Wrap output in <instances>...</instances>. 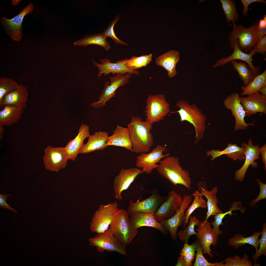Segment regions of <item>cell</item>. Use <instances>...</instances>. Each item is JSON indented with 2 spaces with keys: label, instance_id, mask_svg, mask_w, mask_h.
I'll return each instance as SVG.
<instances>
[{
  "label": "cell",
  "instance_id": "1",
  "mask_svg": "<svg viewBox=\"0 0 266 266\" xmlns=\"http://www.w3.org/2000/svg\"><path fill=\"white\" fill-rule=\"evenodd\" d=\"M131 119L127 128L132 143V152L147 153L153 144V135L150 133L152 125L143 121L139 117H132Z\"/></svg>",
  "mask_w": 266,
  "mask_h": 266
},
{
  "label": "cell",
  "instance_id": "2",
  "mask_svg": "<svg viewBox=\"0 0 266 266\" xmlns=\"http://www.w3.org/2000/svg\"><path fill=\"white\" fill-rule=\"evenodd\" d=\"M159 163L157 169L160 174L174 185L181 184L189 190L191 189V180L189 174L187 170L183 169L178 157L167 156Z\"/></svg>",
  "mask_w": 266,
  "mask_h": 266
},
{
  "label": "cell",
  "instance_id": "3",
  "mask_svg": "<svg viewBox=\"0 0 266 266\" xmlns=\"http://www.w3.org/2000/svg\"><path fill=\"white\" fill-rule=\"evenodd\" d=\"M176 105L180 108V109L170 112V115L178 113L180 117L181 122L187 121L193 125L196 133L195 143L196 144L202 138L204 135V132L206 128V124L207 118L194 104L190 105L187 101L181 100L178 101Z\"/></svg>",
  "mask_w": 266,
  "mask_h": 266
},
{
  "label": "cell",
  "instance_id": "4",
  "mask_svg": "<svg viewBox=\"0 0 266 266\" xmlns=\"http://www.w3.org/2000/svg\"><path fill=\"white\" fill-rule=\"evenodd\" d=\"M109 228L125 248L138 233L133 228L127 211L123 209H118L114 214Z\"/></svg>",
  "mask_w": 266,
  "mask_h": 266
},
{
  "label": "cell",
  "instance_id": "5",
  "mask_svg": "<svg viewBox=\"0 0 266 266\" xmlns=\"http://www.w3.org/2000/svg\"><path fill=\"white\" fill-rule=\"evenodd\" d=\"M233 23V28L228 36L229 44L234 40H238V47L241 50L247 53L256 46L259 39L256 33V30L259 21H256L250 27L246 28L242 24L236 25Z\"/></svg>",
  "mask_w": 266,
  "mask_h": 266
},
{
  "label": "cell",
  "instance_id": "6",
  "mask_svg": "<svg viewBox=\"0 0 266 266\" xmlns=\"http://www.w3.org/2000/svg\"><path fill=\"white\" fill-rule=\"evenodd\" d=\"M146 104V121L152 125L163 119L170 112V104L164 95H150Z\"/></svg>",
  "mask_w": 266,
  "mask_h": 266
},
{
  "label": "cell",
  "instance_id": "7",
  "mask_svg": "<svg viewBox=\"0 0 266 266\" xmlns=\"http://www.w3.org/2000/svg\"><path fill=\"white\" fill-rule=\"evenodd\" d=\"M89 245L97 248L98 251L103 252L106 250L115 252L123 255H127L125 248L115 236L109 229L97 233L88 240Z\"/></svg>",
  "mask_w": 266,
  "mask_h": 266
},
{
  "label": "cell",
  "instance_id": "8",
  "mask_svg": "<svg viewBox=\"0 0 266 266\" xmlns=\"http://www.w3.org/2000/svg\"><path fill=\"white\" fill-rule=\"evenodd\" d=\"M118 209L116 202L100 205L91 220L90 226L91 232L99 233L107 230L114 215Z\"/></svg>",
  "mask_w": 266,
  "mask_h": 266
},
{
  "label": "cell",
  "instance_id": "9",
  "mask_svg": "<svg viewBox=\"0 0 266 266\" xmlns=\"http://www.w3.org/2000/svg\"><path fill=\"white\" fill-rule=\"evenodd\" d=\"M44 152L43 160L46 169L59 172L66 166L69 159L65 147L48 146L44 149Z\"/></svg>",
  "mask_w": 266,
  "mask_h": 266
},
{
  "label": "cell",
  "instance_id": "10",
  "mask_svg": "<svg viewBox=\"0 0 266 266\" xmlns=\"http://www.w3.org/2000/svg\"><path fill=\"white\" fill-rule=\"evenodd\" d=\"M167 149L166 147L157 145L151 151L148 153L142 152L136 157V166L142 168V173L145 172L150 174L154 169L157 167L159 163L164 157L170 155L168 153L164 155L163 153Z\"/></svg>",
  "mask_w": 266,
  "mask_h": 266
},
{
  "label": "cell",
  "instance_id": "11",
  "mask_svg": "<svg viewBox=\"0 0 266 266\" xmlns=\"http://www.w3.org/2000/svg\"><path fill=\"white\" fill-rule=\"evenodd\" d=\"M130 73L125 75L117 74L112 77L109 76L110 79V84L109 81L106 82L103 89L99 97V100L91 103V106L95 108H99L105 105L106 102L115 96L116 91L120 87L128 84L131 76Z\"/></svg>",
  "mask_w": 266,
  "mask_h": 266
},
{
  "label": "cell",
  "instance_id": "12",
  "mask_svg": "<svg viewBox=\"0 0 266 266\" xmlns=\"http://www.w3.org/2000/svg\"><path fill=\"white\" fill-rule=\"evenodd\" d=\"M34 8V5L30 3L13 18L8 19L4 17H2L1 24L6 33L13 40L19 41L21 39L24 18L26 15L31 13Z\"/></svg>",
  "mask_w": 266,
  "mask_h": 266
},
{
  "label": "cell",
  "instance_id": "13",
  "mask_svg": "<svg viewBox=\"0 0 266 266\" xmlns=\"http://www.w3.org/2000/svg\"><path fill=\"white\" fill-rule=\"evenodd\" d=\"M240 97L238 94L234 93L227 96L223 101L224 106L231 110L234 117L235 123L234 129L236 131L246 129L249 125L255 126L254 125L255 120L249 124L245 122V112L241 103Z\"/></svg>",
  "mask_w": 266,
  "mask_h": 266
},
{
  "label": "cell",
  "instance_id": "14",
  "mask_svg": "<svg viewBox=\"0 0 266 266\" xmlns=\"http://www.w3.org/2000/svg\"><path fill=\"white\" fill-rule=\"evenodd\" d=\"M191 196L186 195L183 197L182 203L177 210L175 214L170 218L160 221L163 226L169 231L172 239L177 238V231L179 226L184 225L185 218L184 213L192 201Z\"/></svg>",
  "mask_w": 266,
  "mask_h": 266
},
{
  "label": "cell",
  "instance_id": "15",
  "mask_svg": "<svg viewBox=\"0 0 266 266\" xmlns=\"http://www.w3.org/2000/svg\"><path fill=\"white\" fill-rule=\"evenodd\" d=\"M183 200L181 196L175 191L169 192L166 200L154 213L156 220L159 222L171 217L181 205Z\"/></svg>",
  "mask_w": 266,
  "mask_h": 266
},
{
  "label": "cell",
  "instance_id": "16",
  "mask_svg": "<svg viewBox=\"0 0 266 266\" xmlns=\"http://www.w3.org/2000/svg\"><path fill=\"white\" fill-rule=\"evenodd\" d=\"M128 59L125 58L119 60L116 63H113L107 58L103 60L100 59L101 64L97 63L93 59H92V61L94 65L98 68L99 73L98 76L99 79L102 74L105 75H107L110 73H112V75L115 74L125 75L127 73H130L136 75H139V72L138 70H132L126 66Z\"/></svg>",
  "mask_w": 266,
  "mask_h": 266
},
{
  "label": "cell",
  "instance_id": "17",
  "mask_svg": "<svg viewBox=\"0 0 266 266\" xmlns=\"http://www.w3.org/2000/svg\"><path fill=\"white\" fill-rule=\"evenodd\" d=\"M166 198L160 195L157 190H154L150 197L142 201H140V199L133 202L131 199L127 211L129 216L135 212H154Z\"/></svg>",
  "mask_w": 266,
  "mask_h": 266
},
{
  "label": "cell",
  "instance_id": "18",
  "mask_svg": "<svg viewBox=\"0 0 266 266\" xmlns=\"http://www.w3.org/2000/svg\"><path fill=\"white\" fill-rule=\"evenodd\" d=\"M142 169L135 167L121 169L115 177L113 185L116 199L122 200V192L128 189L137 176L142 173Z\"/></svg>",
  "mask_w": 266,
  "mask_h": 266
},
{
  "label": "cell",
  "instance_id": "19",
  "mask_svg": "<svg viewBox=\"0 0 266 266\" xmlns=\"http://www.w3.org/2000/svg\"><path fill=\"white\" fill-rule=\"evenodd\" d=\"M242 144L244 148L245 161L242 166L236 171L234 174L235 180L241 182L243 181L246 171L250 165L254 168L258 167L257 163L254 161L260 158V146L258 144L256 146L253 145L251 139H249L248 144L246 142H243Z\"/></svg>",
  "mask_w": 266,
  "mask_h": 266
},
{
  "label": "cell",
  "instance_id": "20",
  "mask_svg": "<svg viewBox=\"0 0 266 266\" xmlns=\"http://www.w3.org/2000/svg\"><path fill=\"white\" fill-rule=\"evenodd\" d=\"M238 42L237 39L231 42L230 43V47L234 50L233 53L228 57L222 58L217 61L213 66V67L224 66L233 60H239L244 61L247 63L249 67L253 70L257 75H258L259 73L260 67L255 66L252 63V56L256 53L255 48L253 50L250 51L249 53H246L243 52L239 49L238 45Z\"/></svg>",
  "mask_w": 266,
  "mask_h": 266
},
{
  "label": "cell",
  "instance_id": "21",
  "mask_svg": "<svg viewBox=\"0 0 266 266\" xmlns=\"http://www.w3.org/2000/svg\"><path fill=\"white\" fill-rule=\"evenodd\" d=\"M212 229L211 223L205 220L200 222L196 231L197 238L201 246L203 253L208 254L213 257V255L211 252L212 251L210 246H214L216 244L218 237L212 232Z\"/></svg>",
  "mask_w": 266,
  "mask_h": 266
},
{
  "label": "cell",
  "instance_id": "22",
  "mask_svg": "<svg viewBox=\"0 0 266 266\" xmlns=\"http://www.w3.org/2000/svg\"><path fill=\"white\" fill-rule=\"evenodd\" d=\"M154 213L135 212L130 214L129 216L133 228L137 230L142 227H149L157 229L163 234L167 233L168 231L155 219Z\"/></svg>",
  "mask_w": 266,
  "mask_h": 266
},
{
  "label": "cell",
  "instance_id": "23",
  "mask_svg": "<svg viewBox=\"0 0 266 266\" xmlns=\"http://www.w3.org/2000/svg\"><path fill=\"white\" fill-rule=\"evenodd\" d=\"M240 98L241 103L245 112L246 116H250L258 112L266 114V98L259 92Z\"/></svg>",
  "mask_w": 266,
  "mask_h": 266
},
{
  "label": "cell",
  "instance_id": "24",
  "mask_svg": "<svg viewBox=\"0 0 266 266\" xmlns=\"http://www.w3.org/2000/svg\"><path fill=\"white\" fill-rule=\"evenodd\" d=\"M90 135L88 126L81 124L77 135L74 139L69 141L65 147L69 160L73 161L76 160L80 150L84 144V140Z\"/></svg>",
  "mask_w": 266,
  "mask_h": 266
},
{
  "label": "cell",
  "instance_id": "25",
  "mask_svg": "<svg viewBox=\"0 0 266 266\" xmlns=\"http://www.w3.org/2000/svg\"><path fill=\"white\" fill-rule=\"evenodd\" d=\"M29 93L27 88L21 84H18L17 88L7 94L0 103V106L6 105L13 106L25 109L27 107Z\"/></svg>",
  "mask_w": 266,
  "mask_h": 266
},
{
  "label": "cell",
  "instance_id": "26",
  "mask_svg": "<svg viewBox=\"0 0 266 266\" xmlns=\"http://www.w3.org/2000/svg\"><path fill=\"white\" fill-rule=\"evenodd\" d=\"M198 188L201 194L207 199V211L205 220H207L209 217L215 216L217 213H223L217 206L218 200L216 194L218 191L217 187H215L212 190L208 191L206 184L204 182H200L198 183Z\"/></svg>",
  "mask_w": 266,
  "mask_h": 266
},
{
  "label": "cell",
  "instance_id": "27",
  "mask_svg": "<svg viewBox=\"0 0 266 266\" xmlns=\"http://www.w3.org/2000/svg\"><path fill=\"white\" fill-rule=\"evenodd\" d=\"M106 146L107 147L112 146L122 147L132 152V143L127 128L117 125L113 134L108 137Z\"/></svg>",
  "mask_w": 266,
  "mask_h": 266
},
{
  "label": "cell",
  "instance_id": "28",
  "mask_svg": "<svg viewBox=\"0 0 266 266\" xmlns=\"http://www.w3.org/2000/svg\"><path fill=\"white\" fill-rule=\"evenodd\" d=\"M109 136L107 132L100 131L90 135L87 142L80 150L79 154H83L103 150L107 147L106 143Z\"/></svg>",
  "mask_w": 266,
  "mask_h": 266
},
{
  "label": "cell",
  "instance_id": "29",
  "mask_svg": "<svg viewBox=\"0 0 266 266\" xmlns=\"http://www.w3.org/2000/svg\"><path fill=\"white\" fill-rule=\"evenodd\" d=\"M180 55L177 51L170 50L156 58L155 62L157 66L163 67L166 70L169 77L172 78L177 73L176 66L179 61Z\"/></svg>",
  "mask_w": 266,
  "mask_h": 266
},
{
  "label": "cell",
  "instance_id": "30",
  "mask_svg": "<svg viewBox=\"0 0 266 266\" xmlns=\"http://www.w3.org/2000/svg\"><path fill=\"white\" fill-rule=\"evenodd\" d=\"M228 146L224 150H212L207 151L206 155H210L212 157L210 160H213L216 158L223 154H226L228 158L236 161L239 160H242L245 158V149L244 146L241 144V148L237 146L236 144H233L231 143H228Z\"/></svg>",
  "mask_w": 266,
  "mask_h": 266
},
{
  "label": "cell",
  "instance_id": "31",
  "mask_svg": "<svg viewBox=\"0 0 266 266\" xmlns=\"http://www.w3.org/2000/svg\"><path fill=\"white\" fill-rule=\"evenodd\" d=\"M24 109L13 106L6 105L0 111V124L9 126L21 118Z\"/></svg>",
  "mask_w": 266,
  "mask_h": 266
},
{
  "label": "cell",
  "instance_id": "32",
  "mask_svg": "<svg viewBox=\"0 0 266 266\" xmlns=\"http://www.w3.org/2000/svg\"><path fill=\"white\" fill-rule=\"evenodd\" d=\"M261 233L260 231L256 232L251 236L247 237H244L242 234H236L229 239L228 244L236 249L245 244H249L255 248L256 251L258 250L260 245V240L258 238L261 235Z\"/></svg>",
  "mask_w": 266,
  "mask_h": 266
},
{
  "label": "cell",
  "instance_id": "33",
  "mask_svg": "<svg viewBox=\"0 0 266 266\" xmlns=\"http://www.w3.org/2000/svg\"><path fill=\"white\" fill-rule=\"evenodd\" d=\"M102 33L95 34L92 35L87 34L83 38L74 43L76 46L80 45L86 47L91 44L99 45L108 50L111 48L109 42Z\"/></svg>",
  "mask_w": 266,
  "mask_h": 266
},
{
  "label": "cell",
  "instance_id": "34",
  "mask_svg": "<svg viewBox=\"0 0 266 266\" xmlns=\"http://www.w3.org/2000/svg\"><path fill=\"white\" fill-rule=\"evenodd\" d=\"M231 62L234 68L239 73V77L245 86H247L257 75L244 62H237L235 60Z\"/></svg>",
  "mask_w": 266,
  "mask_h": 266
},
{
  "label": "cell",
  "instance_id": "35",
  "mask_svg": "<svg viewBox=\"0 0 266 266\" xmlns=\"http://www.w3.org/2000/svg\"><path fill=\"white\" fill-rule=\"evenodd\" d=\"M265 85H266V70L257 76L247 86H241L242 91L241 95L248 96L255 94L258 92L260 89Z\"/></svg>",
  "mask_w": 266,
  "mask_h": 266
},
{
  "label": "cell",
  "instance_id": "36",
  "mask_svg": "<svg viewBox=\"0 0 266 266\" xmlns=\"http://www.w3.org/2000/svg\"><path fill=\"white\" fill-rule=\"evenodd\" d=\"M191 196H193L194 200L191 205L187 208V210L185 212V219L183 228H185L188 223L189 217L196 209L199 208H207V202L203 198V196L201 194L199 190L195 191Z\"/></svg>",
  "mask_w": 266,
  "mask_h": 266
},
{
  "label": "cell",
  "instance_id": "37",
  "mask_svg": "<svg viewBox=\"0 0 266 266\" xmlns=\"http://www.w3.org/2000/svg\"><path fill=\"white\" fill-rule=\"evenodd\" d=\"M200 223V221L195 216L192 217L190 216L189 218L188 226L184 228V230H180L178 233V235L180 240L187 243L190 236L193 235H197L198 233L195 231V226L196 225L198 226Z\"/></svg>",
  "mask_w": 266,
  "mask_h": 266
},
{
  "label": "cell",
  "instance_id": "38",
  "mask_svg": "<svg viewBox=\"0 0 266 266\" xmlns=\"http://www.w3.org/2000/svg\"><path fill=\"white\" fill-rule=\"evenodd\" d=\"M222 7L229 23L232 21L235 23L239 19L235 3L232 0H220Z\"/></svg>",
  "mask_w": 266,
  "mask_h": 266
},
{
  "label": "cell",
  "instance_id": "39",
  "mask_svg": "<svg viewBox=\"0 0 266 266\" xmlns=\"http://www.w3.org/2000/svg\"><path fill=\"white\" fill-rule=\"evenodd\" d=\"M152 57L151 54L139 57L133 56L128 59L126 66L132 70H137L149 64L152 61Z\"/></svg>",
  "mask_w": 266,
  "mask_h": 266
},
{
  "label": "cell",
  "instance_id": "40",
  "mask_svg": "<svg viewBox=\"0 0 266 266\" xmlns=\"http://www.w3.org/2000/svg\"><path fill=\"white\" fill-rule=\"evenodd\" d=\"M18 84L15 80L5 77L0 78V103L8 93L16 89Z\"/></svg>",
  "mask_w": 266,
  "mask_h": 266
},
{
  "label": "cell",
  "instance_id": "41",
  "mask_svg": "<svg viewBox=\"0 0 266 266\" xmlns=\"http://www.w3.org/2000/svg\"><path fill=\"white\" fill-rule=\"evenodd\" d=\"M236 209V207L234 205L232 204L231 208L228 211L224 213H217L214 216L215 221L214 222H212L211 223L213 226V228L212 229V231L214 234L218 236L222 233L223 232L219 230V226L220 225H223V219L227 215L229 214L230 216L234 215L232 213V211Z\"/></svg>",
  "mask_w": 266,
  "mask_h": 266
},
{
  "label": "cell",
  "instance_id": "42",
  "mask_svg": "<svg viewBox=\"0 0 266 266\" xmlns=\"http://www.w3.org/2000/svg\"><path fill=\"white\" fill-rule=\"evenodd\" d=\"M224 266H251L252 264L249 260L248 255L245 254L242 259L238 255L229 256L224 261Z\"/></svg>",
  "mask_w": 266,
  "mask_h": 266
},
{
  "label": "cell",
  "instance_id": "43",
  "mask_svg": "<svg viewBox=\"0 0 266 266\" xmlns=\"http://www.w3.org/2000/svg\"><path fill=\"white\" fill-rule=\"evenodd\" d=\"M196 250L197 252L194 266H224V261L213 263L209 262L203 256L201 246L198 242Z\"/></svg>",
  "mask_w": 266,
  "mask_h": 266
},
{
  "label": "cell",
  "instance_id": "44",
  "mask_svg": "<svg viewBox=\"0 0 266 266\" xmlns=\"http://www.w3.org/2000/svg\"><path fill=\"white\" fill-rule=\"evenodd\" d=\"M120 16L117 15L114 20L111 22L107 28L102 33L104 36L106 38L110 37L116 43H119L126 45L128 44L125 43L119 39L116 36L114 30V26L116 22L119 20Z\"/></svg>",
  "mask_w": 266,
  "mask_h": 266
},
{
  "label": "cell",
  "instance_id": "45",
  "mask_svg": "<svg viewBox=\"0 0 266 266\" xmlns=\"http://www.w3.org/2000/svg\"><path fill=\"white\" fill-rule=\"evenodd\" d=\"M262 237L259 239L260 247L259 249L256 251L255 254L252 256L254 262H256L258 258L262 255L266 256V224H263L262 230L261 232Z\"/></svg>",
  "mask_w": 266,
  "mask_h": 266
},
{
  "label": "cell",
  "instance_id": "46",
  "mask_svg": "<svg viewBox=\"0 0 266 266\" xmlns=\"http://www.w3.org/2000/svg\"><path fill=\"white\" fill-rule=\"evenodd\" d=\"M256 182L260 186V191L259 195L255 199L250 202L249 205L253 207L259 201L266 198V184L263 183L259 179H257Z\"/></svg>",
  "mask_w": 266,
  "mask_h": 266
},
{
  "label": "cell",
  "instance_id": "47",
  "mask_svg": "<svg viewBox=\"0 0 266 266\" xmlns=\"http://www.w3.org/2000/svg\"><path fill=\"white\" fill-rule=\"evenodd\" d=\"M11 196L10 194L0 195V207L1 208H5L17 213V211L15 208H11L6 203L7 199Z\"/></svg>",
  "mask_w": 266,
  "mask_h": 266
},
{
  "label": "cell",
  "instance_id": "48",
  "mask_svg": "<svg viewBox=\"0 0 266 266\" xmlns=\"http://www.w3.org/2000/svg\"><path fill=\"white\" fill-rule=\"evenodd\" d=\"M256 53L264 54L266 51V35L259 39L255 47Z\"/></svg>",
  "mask_w": 266,
  "mask_h": 266
},
{
  "label": "cell",
  "instance_id": "49",
  "mask_svg": "<svg viewBox=\"0 0 266 266\" xmlns=\"http://www.w3.org/2000/svg\"><path fill=\"white\" fill-rule=\"evenodd\" d=\"M198 242H194L191 245H189L188 243H185L181 251L180 255L183 256L193 251L196 250Z\"/></svg>",
  "mask_w": 266,
  "mask_h": 266
},
{
  "label": "cell",
  "instance_id": "50",
  "mask_svg": "<svg viewBox=\"0 0 266 266\" xmlns=\"http://www.w3.org/2000/svg\"><path fill=\"white\" fill-rule=\"evenodd\" d=\"M244 7L243 10V14L245 16L247 15L248 11V7L249 5L254 2H261L265 4L266 1L263 0H241Z\"/></svg>",
  "mask_w": 266,
  "mask_h": 266
},
{
  "label": "cell",
  "instance_id": "51",
  "mask_svg": "<svg viewBox=\"0 0 266 266\" xmlns=\"http://www.w3.org/2000/svg\"><path fill=\"white\" fill-rule=\"evenodd\" d=\"M195 256V251H193L184 256H182L186 266H190L192 265V262Z\"/></svg>",
  "mask_w": 266,
  "mask_h": 266
},
{
  "label": "cell",
  "instance_id": "52",
  "mask_svg": "<svg viewBox=\"0 0 266 266\" xmlns=\"http://www.w3.org/2000/svg\"><path fill=\"white\" fill-rule=\"evenodd\" d=\"M256 33L258 39L264 37L266 35V27L260 28L257 25L256 30Z\"/></svg>",
  "mask_w": 266,
  "mask_h": 266
},
{
  "label": "cell",
  "instance_id": "53",
  "mask_svg": "<svg viewBox=\"0 0 266 266\" xmlns=\"http://www.w3.org/2000/svg\"><path fill=\"white\" fill-rule=\"evenodd\" d=\"M259 150L260 153H261L262 158V161L263 163L265 165V170L266 169V144H265L264 145L260 148Z\"/></svg>",
  "mask_w": 266,
  "mask_h": 266
},
{
  "label": "cell",
  "instance_id": "54",
  "mask_svg": "<svg viewBox=\"0 0 266 266\" xmlns=\"http://www.w3.org/2000/svg\"><path fill=\"white\" fill-rule=\"evenodd\" d=\"M257 26L260 28L266 27V15L264 16L263 19H261L259 21Z\"/></svg>",
  "mask_w": 266,
  "mask_h": 266
},
{
  "label": "cell",
  "instance_id": "55",
  "mask_svg": "<svg viewBox=\"0 0 266 266\" xmlns=\"http://www.w3.org/2000/svg\"><path fill=\"white\" fill-rule=\"evenodd\" d=\"M176 266H185V263L182 257L180 256L178 258Z\"/></svg>",
  "mask_w": 266,
  "mask_h": 266
},
{
  "label": "cell",
  "instance_id": "56",
  "mask_svg": "<svg viewBox=\"0 0 266 266\" xmlns=\"http://www.w3.org/2000/svg\"><path fill=\"white\" fill-rule=\"evenodd\" d=\"M259 92H261V94L266 98V85L262 86L259 90Z\"/></svg>",
  "mask_w": 266,
  "mask_h": 266
},
{
  "label": "cell",
  "instance_id": "57",
  "mask_svg": "<svg viewBox=\"0 0 266 266\" xmlns=\"http://www.w3.org/2000/svg\"><path fill=\"white\" fill-rule=\"evenodd\" d=\"M3 126L0 124V139L1 140L3 136L4 132Z\"/></svg>",
  "mask_w": 266,
  "mask_h": 266
}]
</instances>
